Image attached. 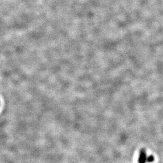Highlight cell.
<instances>
[{
  "label": "cell",
  "mask_w": 163,
  "mask_h": 163,
  "mask_svg": "<svg viewBox=\"0 0 163 163\" xmlns=\"http://www.w3.org/2000/svg\"><path fill=\"white\" fill-rule=\"evenodd\" d=\"M147 152L144 148H142L140 150L139 152V158H138V163H147Z\"/></svg>",
  "instance_id": "cell-1"
},
{
  "label": "cell",
  "mask_w": 163,
  "mask_h": 163,
  "mask_svg": "<svg viewBox=\"0 0 163 163\" xmlns=\"http://www.w3.org/2000/svg\"><path fill=\"white\" fill-rule=\"evenodd\" d=\"M154 157L152 156V155H149L147 157V163H152V161H154Z\"/></svg>",
  "instance_id": "cell-2"
}]
</instances>
